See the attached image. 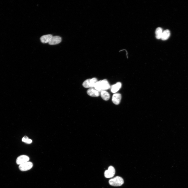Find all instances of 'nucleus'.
<instances>
[{
	"label": "nucleus",
	"mask_w": 188,
	"mask_h": 188,
	"mask_svg": "<svg viewBox=\"0 0 188 188\" xmlns=\"http://www.w3.org/2000/svg\"><path fill=\"white\" fill-rule=\"evenodd\" d=\"M110 87V86L107 80L104 79L98 81L94 88L101 92L103 91L108 89Z\"/></svg>",
	"instance_id": "1"
},
{
	"label": "nucleus",
	"mask_w": 188,
	"mask_h": 188,
	"mask_svg": "<svg viewBox=\"0 0 188 188\" xmlns=\"http://www.w3.org/2000/svg\"><path fill=\"white\" fill-rule=\"evenodd\" d=\"M109 183L111 186H118L122 185L124 183V181L122 178L117 176L110 180Z\"/></svg>",
	"instance_id": "2"
},
{
	"label": "nucleus",
	"mask_w": 188,
	"mask_h": 188,
	"mask_svg": "<svg viewBox=\"0 0 188 188\" xmlns=\"http://www.w3.org/2000/svg\"><path fill=\"white\" fill-rule=\"evenodd\" d=\"M98 81L96 78H93L92 79H88L86 80L83 83L82 85L86 88H92L95 87V86Z\"/></svg>",
	"instance_id": "3"
},
{
	"label": "nucleus",
	"mask_w": 188,
	"mask_h": 188,
	"mask_svg": "<svg viewBox=\"0 0 188 188\" xmlns=\"http://www.w3.org/2000/svg\"><path fill=\"white\" fill-rule=\"evenodd\" d=\"M115 173V168L113 166H111L108 167V170L105 171L104 175L106 178H110L114 177Z\"/></svg>",
	"instance_id": "4"
},
{
	"label": "nucleus",
	"mask_w": 188,
	"mask_h": 188,
	"mask_svg": "<svg viewBox=\"0 0 188 188\" xmlns=\"http://www.w3.org/2000/svg\"><path fill=\"white\" fill-rule=\"evenodd\" d=\"M33 166V163L30 162H27L20 165L19 168L22 171H26L32 168Z\"/></svg>",
	"instance_id": "5"
},
{
	"label": "nucleus",
	"mask_w": 188,
	"mask_h": 188,
	"mask_svg": "<svg viewBox=\"0 0 188 188\" xmlns=\"http://www.w3.org/2000/svg\"><path fill=\"white\" fill-rule=\"evenodd\" d=\"M30 160L28 156L25 155H21L18 157L16 160V163L18 165H20L28 162Z\"/></svg>",
	"instance_id": "6"
},
{
	"label": "nucleus",
	"mask_w": 188,
	"mask_h": 188,
	"mask_svg": "<svg viewBox=\"0 0 188 188\" xmlns=\"http://www.w3.org/2000/svg\"><path fill=\"white\" fill-rule=\"evenodd\" d=\"M87 93L89 96L92 97H98L100 94V92L95 88L89 89L87 91Z\"/></svg>",
	"instance_id": "7"
},
{
	"label": "nucleus",
	"mask_w": 188,
	"mask_h": 188,
	"mask_svg": "<svg viewBox=\"0 0 188 188\" xmlns=\"http://www.w3.org/2000/svg\"><path fill=\"white\" fill-rule=\"evenodd\" d=\"M121 98V96L120 93H115L112 96V102L115 104L118 105L120 104Z\"/></svg>",
	"instance_id": "8"
},
{
	"label": "nucleus",
	"mask_w": 188,
	"mask_h": 188,
	"mask_svg": "<svg viewBox=\"0 0 188 188\" xmlns=\"http://www.w3.org/2000/svg\"><path fill=\"white\" fill-rule=\"evenodd\" d=\"M61 40V38L59 36H53L49 43L50 45L57 44L60 43Z\"/></svg>",
	"instance_id": "9"
},
{
	"label": "nucleus",
	"mask_w": 188,
	"mask_h": 188,
	"mask_svg": "<svg viewBox=\"0 0 188 188\" xmlns=\"http://www.w3.org/2000/svg\"><path fill=\"white\" fill-rule=\"evenodd\" d=\"M52 37L53 36L51 34L43 35L41 37L40 40L43 43H49Z\"/></svg>",
	"instance_id": "10"
},
{
	"label": "nucleus",
	"mask_w": 188,
	"mask_h": 188,
	"mask_svg": "<svg viewBox=\"0 0 188 188\" xmlns=\"http://www.w3.org/2000/svg\"><path fill=\"white\" fill-rule=\"evenodd\" d=\"M121 87V83L120 82H118L110 87L111 91L113 93H116L119 90Z\"/></svg>",
	"instance_id": "11"
},
{
	"label": "nucleus",
	"mask_w": 188,
	"mask_h": 188,
	"mask_svg": "<svg viewBox=\"0 0 188 188\" xmlns=\"http://www.w3.org/2000/svg\"><path fill=\"white\" fill-rule=\"evenodd\" d=\"M101 98L107 101L110 98L109 94L105 90L103 91L100 92Z\"/></svg>",
	"instance_id": "12"
},
{
	"label": "nucleus",
	"mask_w": 188,
	"mask_h": 188,
	"mask_svg": "<svg viewBox=\"0 0 188 188\" xmlns=\"http://www.w3.org/2000/svg\"><path fill=\"white\" fill-rule=\"evenodd\" d=\"M170 32L169 30H166L163 31L161 39L163 40H167L170 36Z\"/></svg>",
	"instance_id": "13"
},
{
	"label": "nucleus",
	"mask_w": 188,
	"mask_h": 188,
	"mask_svg": "<svg viewBox=\"0 0 188 188\" xmlns=\"http://www.w3.org/2000/svg\"><path fill=\"white\" fill-rule=\"evenodd\" d=\"M163 32L162 29L161 27L157 28L155 31L156 37L158 39H161Z\"/></svg>",
	"instance_id": "14"
},
{
	"label": "nucleus",
	"mask_w": 188,
	"mask_h": 188,
	"mask_svg": "<svg viewBox=\"0 0 188 188\" xmlns=\"http://www.w3.org/2000/svg\"><path fill=\"white\" fill-rule=\"evenodd\" d=\"M29 139V138L27 136H25L22 138V141L23 142L26 143Z\"/></svg>",
	"instance_id": "15"
},
{
	"label": "nucleus",
	"mask_w": 188,
	"mask_h": 188,
	"mask_svg": "<svg viewBox=\"0 0 188 188\" xmlns=\"http://www.w3.org/2000/svg\"><path fill=\"white\" fill-rule=\"evenodd\" d=\"M32 140L30 139H29L28 140V141H27V142L26 143L27 144H30L31 143H32Z\"/></svg>",
	"instance_id": "16"
}]
</instances>
